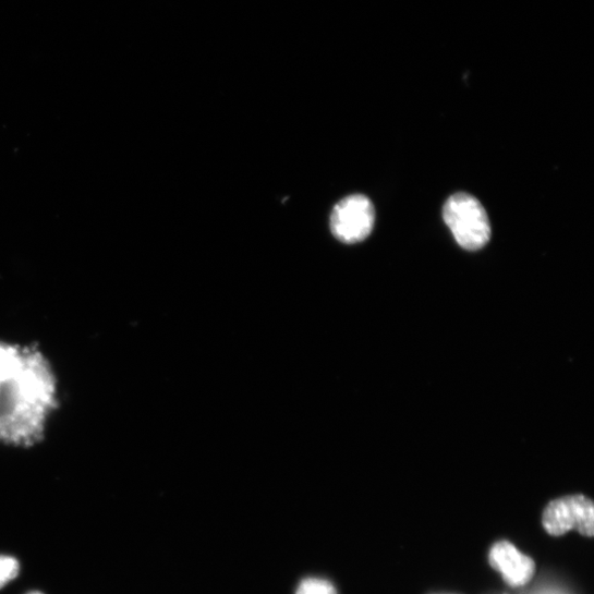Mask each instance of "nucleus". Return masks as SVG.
<instances>
[{"label":"nucleus","mask_w":594,"mask_h":594,"mask_svg":"<svg viewBox=\"0 0 594 594\" xmlns=\"http://www.w3.org/2000/svg\"><path fill=\"white\" fill-rule=\"evenodd\" d=\"M53 375L40 353L0 342V440L37 439L54 402Z\"/></svg>","instance_id":"nucleus-1"},{"label":"nucleus","mask_w":594,"mask_h":594,"mask_svg":"<svg viewBox=\"0 0 594 594\" xmlns=\"http://www.w3.org/2000/svg\"><path fill=\"white\" fill-rule=\"evenodd\" d=\"M296 594H338V592L328 580L307 578L300 583Z\"/></svg>","instance_id":"nucleus-6"},{"label":"nucleus","mask_w":594,"mask_h":594,"mask_svg":"<svg viewBox=\"0 0 594 594\" xmlns=\"http://www.w3.org/2000/svg\"><path fill=\"white\" fill-rule=\"evenodd\" d=\"M28 594H44V593H41L39 591H33V592H29Z\"/></svg>","instance_id":"nucleus-8"},{"label":"nucleus","mask_w":594,"mask_h":594,"mask_svg":"<svg viewBox=\"0 0 594 594\" xmlns=\"http://www.w3.org/2000/svg\"><path fill=\"white\" fill-rule=\"evenodd\" d=\"M444 220L463 250H483L490 241L492 226L482 203L465 193H457L444 206Z\"/></svg>","instance_id":"nucleus-2"},{"label":"nucleus","mask_w":594,"mask_h":594,"mask_svg":"<svg viewBox=\"0 0 594 594\" xmlns=\"http://www.w3.org/2000/svg\"><path fill=\"white\" fill-rule=\"evenodd\" d=\"M21 570L19 560L10 556H0V589L14 580Z\"/></svg>","instance_id":"nucleus-7"},{"label":"nucleus","mask_w":594,"mask_h":594,"mask_svg":"<svg viewBox=\"0 0 594 594\" xmlns=\"http://www.w3.org/2000/svg\"><path fill=\"white\" fill-rule=\"evenodd\" d=\"M542 526L553 537L574 531L585 538L594 535V505L583 495H571L551 500L542 514Z\"/></svg>","instance_id":"nucleus-3"},{"label":"nucleus","mask_w":594,"mask_h":594,"mask_svg":"<svg viewBox=\"0 0 594 594\" xmlns=\"http://www.w3.org/2000/svg\"><path fill=\"white\" fill-rule=\"evenodd\" d=\"M376 220L375 207L365 195L354 194L341 199L330 215V229L337 240L355 244L367 240Z\"/></svg>","instance_id":"nucleus-4"},{"label":"nucleus","mask_w":594,"mask_h":594,"mask_svg":"<svg viewBox=\"0 0 594 594\" xmlns=\"http://www.w3.org/2000/svg\"><path fill=\"white\" fill-rule=\"evenodd\" d=\"M488 561L502 580L514 589L526 586L537 571L535 559L508 540H500L492 545Z\"/></svg>","instance_id":"nucleus-5"}]
</instances>
